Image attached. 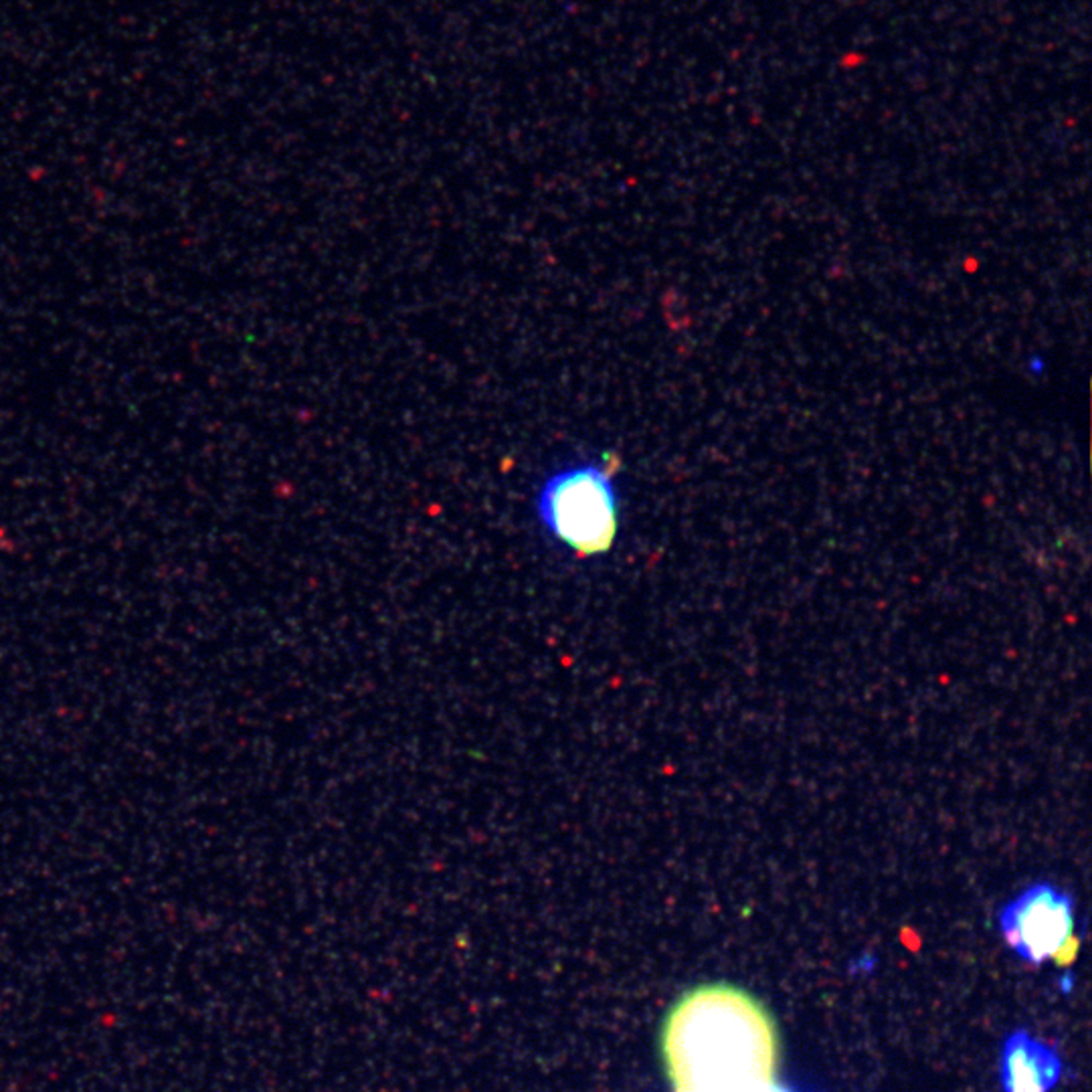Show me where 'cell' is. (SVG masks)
Segmentation results:
<instances>
[{
    "instance_id": "obj_1",
    "label": "cell",
    "mask_w": 1092,
    "mask_h": 1092,
    "mask_svg": "<svg viewBox=\"0 0 1092 1092\" xmlns=\"http://www.w3.org/2000/svg\"><path fill=\"white\" fill-rule=\"evenodd\" d=\"M662 1054L674 1092H714L773 1082L775 1022L759 999L728 983L686 991L663 1022Z\"/></svg>"
},
{
    "instance_id": "obj_2",
    "label": "cell",
    "mask_w": 1092,
    "mask_h": 1092,
    "mask_svg": "<svg viewBox=\"0 0 1092 1092\" xmlns=\"http://www.w3.org/2000/svg\"><path fill=\"white\" fill-rule=\"evenodd\" d=\"M607 462L577 464L556 472L538 494V516L558 543L579 556L603 555L619 528V502Z\"/></svg>"
},
{
    "instance_id": "obj_3",
    "label": "cell",
    "mask_w": 1092,
    "mask_h": 1092,
    "mask_svg": "<svg viewBox=\"0 0 1092 1092\" xmlns=\"http://www.w3.org/2000/svg\"><path fill=\"white\" fill-rule=\"evenodd\" d=\"M1074 900L1054 884L1038 882L1001 910L999 929L1007 945L1030 965L1056 961L1070 965L1078 953Z\"/></svg>"
},
{
    "instance_id": "obj_4",
    "label": "cell",
    "mask_w": 1092,
    "mask_h": 1092,
    "mask_svg": "<svg viewBox=\"0 0 1092 1092\" xmlns=\"http://www.w3.org/2000/svg\"><path fill=\"white\" fill-rule=\"evenodd\" d=\"M1060 1072L1062 1064L1054 1050L1030 1033H1014L1007 1040L1001 1060L1006 1092H1050Z\"/></svg>"
},
{
    "instance_id": "obj_5",
    "label": "cell",
    "mask_w": 1092,
    "mask_h": 1092,
    "mask_svg": "<svg viewBox=\"0 0 1092 1092\" xmlns=\"http://www.w3.org/2000/svg\"><path fill=\"white\" fill-rule=\"evenodd\" d=\"M714 1092H791L790 1088L779 1087L777 1082H763V1085H751V1087H738V1088H726V1090H714Z\"/></svg>"
}]
</instances>
